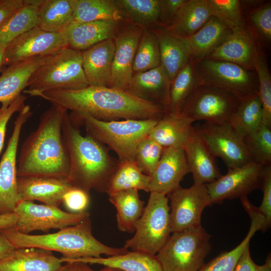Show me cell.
Masks as SVG:
<instances>
[{"instance_id": "1", "label": "cell", "mask_w": 271, "mask_h": 271, "mask_svg": "<svg viewBox=\"0 0 271 271\" xmlns=\"http://www.w3.org/2000/svg\"><path fill=\"white\" fill-rule=\"evenodd\" d=\"M26 94L101 121L159 120L168 112L162 105L142 100L124 90L110 87L88 86L76 90L27 91Z\"/></svg>"}, {"instance_id": "2", "label": "cell", "mask_w": 271, "mask_h": 271, "mask_svg": "<svg viewBox=\"0 0 271 271\" xmlns=\"http://www.w3.org/2000/svg\"><path fill=\"white\" fill-rule=\"evenodd\" d=\"M68 110L52 105L37 129L24 141L17 160V176L67 179L69 159L62 133Z\"/></svg>"}, {"instance_id": "3", "label": "cell", "mask_w": 271, "mask_h": 271, "mask_svg": "<svg viewBox=\"0 0 271 271\" xmlns=\"http://www.w3.org/2000/svg\"><path fill=\"white\" fill-rule=\"evenodd\" d=\"M62 133L69 159L67 179L70 184L88 193L92 190L106 193L118 160L110 155L104 145L89 135L81 134L68 111L64 117Z\"/></svg>"}, {"instance_id": "4", "label": "cell", "mask_w": 271, "mask_h": 271, "mask_svg": "<svg viewBox=\"0 0 271 271\" xmlns=\"http://www.w3.org/2000/svg\"><path fill=\"white\" fill-rule=\"evenodd\" d=\"M1 232L16 248L35 247L54 251L67 259L113 256L128 251L123 247L107 246L95 238L92 234L90 217L53 233L24 234L16 228L5 229Z\"/></svg>"}, {"instance_id": "5", "label": "cell", "mask_w": 271, "mask_h": 271, "mask_svg": "<svg viewBox=\"0 0 271 271\" xmlns=\"http://www.w3.org/2000/svg\"><path fill=\"white\" fill-rule=\"evenodd\" d=\"M69 116L73 122L84 125L86 134L114 151L119 162H134L138 144L149 135L159 120L149 119L101 121L86 114L74 112Z\"/></svg>"}, {"instance_id": "6", "label": "cell", "mask_w": 271, "mask_h": 271, "mask_svg": "<svg viewBox=\"0 0 271 271\" xmlns=\"http://www.w3.org/2000/svg\"><path fill=\"white\" fill-rule=\"evenodd\" d=\"M88 86L82 67V52L65 47L48 56L32 75L26 90H76Z\"/></svg>"}, {"instance_id": "7", "label": "cell", "mask_w": 271, "mask_h": 271, "mask_svg": "<svg viewBox=\"0 0 271 271\" xmlns=\"http://www.w3.org/2000/svg\"><path fill=\"white\" fill-rule=\"evenodd\" d=\"M210 238L201 225L174 232L156 257L163 271H197L211 251Z\"/></svg>"}, {"instance_id": "8", "label": "cell", "mask_w": 271, "mask_h": 271, "mask_svg": "<svg viewBox=\"0 0 271 271\" xmlns=\"http://www.w3.org/2000/svg\"><path fill=\"white\" fill-rule=\"evenodd\" d=\"M168 202L167 195L150 192L148 203L136 225L134 234L125 241L124 248L157 254L172 233Z\"/></svg>"}, {"instance_id": "9", "label": "cell", "mask_w": 271, "mask_h": 271, "mask_svg": "<svg viewBox=\"0 0 271 271\" xmlns=\"http://www.w3.org/2000/svg\"><path fill=\"white\" fill-rule=\"evenodd\" d=\"M200 84L228 92L239 100L258 95L255 71L223 61L204 59L193 62Z\"/></svg>"}, {"instance_id": "10", "label": "cell", "mask_w": 271, "mask_h": 271, "mask_svg": "<svg viewBox=\"0 0 271 271\" xmlns=\"http://www.w3.org/2000/svg\"><path fill=\"white\" fill-rule=\"evenodd\" d=\"M239 101L228 92L200 84L184 103L180 115L195 121L228 123Z\"/></svg>"}, {"instance_id": "11", "label": "cell", "mask_w": 271, "mask_h": 271, "mask_svg": "<svg viewBox=\"0 0 271 271\" xmlns=\"http://www.w3.org/2000/svg\"><path fill=\"white\" fill-rule=\"evenodd\" d=\"M14 213L18 218L15 228L24 234L36 230L48 233L51 229H61L77 224L90 216L87 211L70 213L62 210L59 207L22 200Z\"/></svg>"}, {"instance_id": "12", "label": "cell", "mask_w": 271, "mask_h": 271, "mask_svg": "<svg viewBox=\"0 0 271 271\" xmlns=\"http://www.w3.org/2000/svg\"><path fill=\"white\" fill-rule=\"evenodd\" d=\"M32 115L29 105H24L19 112L0 161V215L14 213L21 201L17 184V150L23 126Z\"/></svg>"}, {"instance_id": "13", "label": "cell", "mask_w": 271, "mask_h": 271, "mask_svg": "<svg viewBox=\"0 0 271 271\" xmlns=\"http://www.w3.org/2000/svg\"><path fill=\"white\" fill-rule=\"evenodd\" d=\"M196 128L212 156L221 158L228 169L252 162L243 138L229 123L205 122Z\"/></svg>"}, {"instance_id": "14", "label": "cell", "mask_w": 271, "mask_h": 271, "mask_svg": "<svg viewBox=\"0 0 271 271\" xmlns=\"http://www.w3.org/2000/svg\"><path fill=\"white\" fill-rule=\"evenodd\" d=\"M172 233L201 225L204 209L212 205L206 184L179 187L168 195Z\"/></svg>"}, {"instance_id": "15", "label": "cell", "mask_w": 271, "mask_h": 271, "mask_svg": "<svg viewBox=\"0 0 271 271\" xmlns=\"http://www.w3.org/2000/svg\"><path fill=\"white\" fill-rule=\"evenodd\" d=\"M264 168L255 162H250L228 169L226 174L206 184L211 204L247 196L254 190L260 188Z\"/></svg>"}, {"instance_id": "16", "label": "cell", "mask_w": 271, "mask_h": 271, "mask_svg": "<svg viewBox=\"0 0 271 271\" xmlns=\"http://www.w3.org/2000/svg\"><path fill=\"white\" fill-rule=\"evenodd\" d=\"M67 47L61 32H49L36 27L12 42L4 51V66L29 58L52 55Z\"/></svg>"}, {"instance_id": "17", "label": "cell", "mask_w": 271, "mask_h": 271, "mask_svg": "<svg viewBox=\"0 0 271 271\" xmlns=\"http://www.w3.org/2000/svg\"><path fill=\"white\" fill-rule=\"evenodd\" d=\"M144 28L126 23L113 37L115 50L110 87L124 90L133 76V62Z\"/></svg>"}, {"instance_id": "18", "label": "cell", "mask_w": 271, "mask_h": 271, "mask_svg": "<svg viewBox=\"0 0 271 271\" xmlns=\"http://www.w3.org/2000/svg\"><path fill=\"white\" fill-rule=\"evenodd\" d=\"M190 170L182 148H164L161 157L150 176V192L168 195L180 186Z\"/></svg>"}, {"instance_id": "19", "label": "cell", "mask_w": 271, "mask_h": 271, "mask_svg": "<svg viewBox=\"0 0 271 271\" xmlns=\"http://www.w3.org/2000/svg\"><path fill=\"white\" fill-rule=\"evenodd\" d=\"M123 25L124 23L112 21H74L61 33L67 47L82 52L100 42L113 38Z\"/></svg>"}, {"instance_id": "20", "label": "cell", "mask_w": 271, "mask_h": 271, "mask_svg": "<svg viewBox=\"0 0 271 271\" xmlns=\"http://www.w3.org/2000/svg\"><path fill=\"white\" fill-rule=\"evenodd\" d=\"M170 80L161 65L133 74L124 91L142 100L165 106L168 112Z\"/></svg>"}, {"instance_id": "21", "label": "cell", "mask_w": 271, "mask_h": 271, "mask_svg": "<svg viewBox=\"0 0 271 271\" xmlns=\"http://www.w3.org/2000/svg\"><path fill=\"white\" fill-rule=\"evenodd\" d=\"M18 193L22 201H38L59 207L64 194L73 186L68 179L21 177L17 179Z\"/></svg>"}, {"instance_id": "22", "label": "cell", "mask_w": 271, "mask_h": 271, "mask_svg": "<svg viewBox=\"0 0 271 271\" xmlns=\"http://www.w3.org/2000/svg\"><path fill=\"white\" fill-rule=\"evenodd\" d=\"M258 42L248 29L232 31L205 59L226 61L253 70Z\"/></svg>"}, {"instance_id": "23", "label": "cell", "mask_w": 271, "mask_h": 271, "mask_svg": "<svg viewBox=\"0 0 271 271\" xmlns=\"http://www.w3.org/2000/svg\"><path fill=\"white\" fill-rule=\"evenodd\" d=\"M194 183L206 184L213 182L221 174L212 156L196 127H193L183 148Z\"/></svg>"}, {"instance_id": "24", "label": "cell", "mask_w": 271, "mask_h": 271, "mask_svg": "<svg viewBox=\"0 0 271 271\" xmlns=\"http://www.w3.org/2000/svg\"><path fill=\"white\" fill-rule=\"evenodd\" d=\"M114 50L112 38L82 52V67L89 86H110Z\"/></svg>"}, {"instance_id": "25", "label": "cell", "mask_w": 271, "mask_h": 271, "mask_svg": "<svg viewBox=\"0 0 271 271\" xmlns=\"http://www.w3.org/2000/svg\"><path fill=\"white\" fill-rule=\"evenodd\" d=\"M149 28L158 39L161 65L172 81L191 60L186 41L160 24Z\"/></svg>"}, {"instance_id": "26", "label": "cell", "mask_w": 271, "mask_h": 271, "mask_svg": "<svg viewBox=\"0 0 271 271\" xmlns=\"http://www.w3.org/2000/svg\"><path fill=\"white\" fill-rule=\"evenodd\" d=\"M48 56L35 57L12 64L3 71L0 76L1 107L9 106L22 94L32 75Z\"/></svg>"}, {"instance_id": "27", "label": "cell", "mask_w": 271, "mask_h": 271, "mask_svg": "<svg viewBox=\"0 0 271 271\" xmlns=\"http://www.w3.org/2000/svg\"><path fill=\"white\" fill-rule=\"evenodd\" d=\"M62 265L51 251L35 247L16 248L0 259V271H58Z\"/></svg>"}, {"instance_id": "28", "label": "cell", "mask_w": 271, "mask_h": 271, "mask_svg": "<svg viewBox=\"0 0 271 271\" xmlns=\"http://www.w3.org/2000/svg\"><path fill=\"white\" fill-rule=\"evenodd\" d=\"M231 33L232 31L226 25L217 18L211 16L200 30L184 38L191 60L196 62L205 59Z\"/></svg>"}, {"instance_id": "29", "label": "cell", "mask_w": 271, "mask_h": 271, "mask_svg": "<svg viewBox=\"0 0 271 271\" xmlns=\"http://www.w3.org/2000/svg\"><path fill=\"white\" fill-rule=\"evenodd\" d=\"M194 121L189 117L175 115L168 112L158 121L148 136L164 149L183 148L190 136Z\"/></svg>"}, {"instance_id": "30", "label": "cell", "mask_w": 271, "mask_h": 271, "mask_svg": "<svg viewBox=\"0 0 271 271\" xmlns=\"http://www.w3.org/2000/svg\"><path fill=\"white\" fill-rule=\"evenodd\" d=\"M60 259L62 263L78 261L88 264L102 265L122 271H163L156 255L134 251L107 257L67 259L61 257Z\"/></svg>"}, {"instance_id": "31", "label": "cell", "mask_w": 271, "mask_h": 271, "mask_svg": "<svg viewBox=\"0 0 271 271\" xmlns=\"http://www.w3.org/2000/svg\"><path fill=\"white\" fill-rule=\"evenodd\" d=\"M244 209L250 219L249 230L242 241L235 248L228 251H223L205 263L197 271H233L238 259L250 239L258 230L263 232L265 220L263 216L257 210V207L251 204L246 205Z\"/></svg>"}, {"instance_id": "32", "label": "cell", "mask_w": 271, "mask_h": 271, "mask_svg": "<svg viewBox=\"0 0 271 271\" xmlns=\"http://www.w3.org/2000/svg\"><path fill=\"white\" fill-rule=\"evenodd\" d=\"M40 0H26L25 4L0 25V46L4 49L22 34L37 27Z\"/></svg>"}, {"instance_id": "33", "label": "cell", "mask_w": 271, "mask_h": 271, "mask_svg": "<svg viewBox=\"0 0 271 271\" xmlns=\"http://www.w3.org/2000/svg\"><path fill=\"white\" fill-rule=\"evenodd\" d=\"M211 17L207 0H188L166 27L185 38L200 30Z\"/></svg>"}, {"instance_id": "34", "label": "cell", "mask_w": 271, "mask_h": 271, "mask_svg": "<svg viewBox=\"0 0 271 271\" xmlns=\"http://www.w3.org/2000/svg\"><path fill=\"white\" fill-rule=\"evenodd\" d=\"M138 191L129 189L108 194L109 201L116 208L117 226L121 231L134 232L142 215L145 202L141 199Z\"/></svg>"}, {"instance_id": "35", "label": "cell", "mask_w": 271, "mask_h": 271, "mask_svg": "<svg viewBox=\"0 0 271 271\" xmlns=\"http://www.w3.org/2000/svg\"><path fill=\"white\" fill-rule=\"evenodd\" d=\"M37 18V27L42 30L61 32L74 21L70 0H40Z\"/></svg>"}, {"instance_id": "36", "label": "cell", "mask_w": 271, "mask_h": 271, "mask_svg": "<svg viewBox=\"0 0 271 271\" xmlns=\"http://www.w3.org/2000/svg\"><path fill=\"white\" fill-rule=\"evenodd\" d=\"M74 21L87 22L112 21L124 23L126 21L115 1L70 0Z\"/></svg>"}, {"instance_id": "37", "label": "cell", "mask_w": 271, "mask_h": 271, "mask_svg": "<svg viewBox=\"0 0 271 271\" xmlns=\"http://www.w3.org/2000/svg\"><path fill=\"white\" fill-rule=\"evenodd\" d=\"M200 84L194 63L190 60L170 82L168 112L180 115L184 103Z\"/></svg>"}, {"instance_id": "38", "label": "cell", "mask_w": 271, "mask_h": 271, "mask_svg": "<svg viewBox=\"0 0 271 271\" xmlns=\"http://www.w3.org/2000/svg\"><path fill=\"white\" fill-rule=\"evenodd\" d=\"M127 23L149 28L160 24L161 0H116Z\"/></svg>"}, {"instance_id": "39", "label": "cell", "mask_w": 271, "mask_h": 271, "mask_svg": "<svg viewBox=\"0 0 271 271\" xmlns=\"http://www.w3.org/2000/svg\"><path fill=\"white\" fill-rule=\"evenodd\" d=\"M150 177L144 174L134 162H119L109 182L106 192L110 193L129 189L150 192Z\"/></svg>"}, {"instance_id": "40", "label": "cell", "mask_w": 271, "mask_h": 271, "mask_svg": "<svg viewBox=\"0 0 271 271\" xmlns=\"http://www.w3.org/2000/svg\"><path fill=\"white\" fill-rule=\"evenodd\" d=\"M262 109L258 95L240 100L232 115L229 123L232 128L244 138L258 128L262 124Z\"/></svg>"}, {"instance_id": "41", "label": "cell", "mask_w": 271, "mask_h": 271, "mask_svg": "<svg viewBox=\"0 0 271 271\" xmlns=\"http://www.w3.org/2000/svg\"><path fill=\"white\" fill-rule=\"evenodd\" d=\"M253 67L258 81V96L262 109V124L271 128V76L261 44L258 42Z\"/></svg>"}, {"instance_id": "42", "label": "cell", "mask_w": 271, "mask_h": 271, "mask_svg": "<svg viewBox=\"0 0 271 271\" xmlns=\"http://www.w3.org/2000/svg\"><path fill=\"white\" fill-rule=\"evenodd\" d=\"M160 65L158 39L149 28L144 27L134 57L133 73L146 71Z\"/></svg>"}, {"instance_id": "43", "label": "cell", "mask_w": 271, "mask_h": 271, "mask_svg": "<svg viewBox=\"0 0 271 271\" xmlns=\"http://www.w3.org/2000/svg\"><path fill=\"white\" fill-rule=\"evenodd\" d=\"M211 16L217 18L232 32L247 29L240 1L207 0Z\"/></svg>"}, {"instance_id": "44", "label": "cell", "mask_w": 271, "mask_h": 271, "mask_svg": "<svg viewBox=\"0 0 271 271\" xmlns=\"http://www.w3.org/2000/svg\"><path fill=\"white\" fill-rule=\"evenodd\" d=\"M243 141L252 162L263 167L271 165V128L262 124Z\"/></svg>"}, {"instance_id": "45", "label": "cell", "mask_w": 271, "mask_h": 271, "mask_svg": "<svg viewBox=\"0 0 271 271\" xmlns=\"http://www.w3.org/2000/svg\"><path fill=\"white\" fill-rule=\"evenodd\" d=\"M245 19L247 29L260 44L271 40V3H262L247 10Z\"/></svg>"}, {"instance_id": "46", "label": "cell", "mask_w": 271, "mask_h": 271, "mask_svg": "<svg viewBox=\"0 0 271 271\" xmlns=\"http://www.w3.org/2000/svg\"><path fill=\"white\" fill-rule=\"evenodd\" d=\"M163 150L161 146L148 136L137 146L134 162L144 174L150 176L159 162Z\"/></svg>"}, {"instance_id": "47", "label": "cell", "mask_w": 271, "mask_h": 271, "mask_svg": "<svg viewBox=\"0 0 271 271\" xmlns=\"http://www.w3.org/2000/svg\"><path fill=\"white\" fill-rule=\"evenodd\" d=\"M90 202V193L74 187L64 194L62 200V203L69 212L73 213L87 211Z\"/></svg>"}, {"instance_id": "48", "label": "cell", "mask_w": 271, "mask_h": 271, "mask_svg": "<svg viewBox=\"0 0 271 271\" xmlns=\"http://www.w3.org/2000/svg\"><path fill=\"white\" fill-rule=\"evenodd\" d=\"M260 189L263 192L262 200L257 208L264 218L266 231L271 225V165L264 168Z\"/></svg>"}, {"instance_id": "49", "label": "cell", "mask_w": 271, "mask_h": 271, "mask_svg": "<svg viewBox=\"0 0 271 271\" xmlns=\"http://www.w3.org/2000/svg\"><path fill=\"white\" fill-rule=\"evenodd\" d=\"M26 98L25 95L21 94L9 106L0 108V153L4 146L8 122L14 113L24 107Z\"/></svg>"}, {"instance_id": "50", "label": "cell", "mask_w": 271, "mask_h": 271, "mask_svg": "<svg viewBox=\"0 0 271 271\" xmlns=\"http://www.w3.org/2000/svg\"><path fill=\"white\" fill-rule=\"evenodd\" d=\"M188 0H161L160 24L168 26Z\"/></svg>"}, {"instance_id": "51", "label": "cell", "mask_w": 271, "mask_h": 271, "mask_svg": "<svg viewBox=\"0 0 271 271\" xmlns=\"http://www.w3.org/2000/svg\"><path fill=\"white\" fill-rule=\"evenodd\" d=\"M26 0H0V25L22 7Z\"/></svg>"}, {"instance_id": "52", "label": "cell", "mask_w": 271, "mask_h": 271, "mask_svg": "<svg viewBox=\"0 0 271 271\" xmlns=\"http://www.w3.org/2000/svg\"><path fill=\"white\" fill-rule=\"evenodd\" d=\"M257 266L251 258L248 245L237 261L233 271H255Z\"/></svg>"}, {"instance_id": "53", "label": "cell", "mask_w": 271, "mask_h": 271, "mask_svg": "<svg viewBox=\"0 0 271 271\" xmlns=\"http://www.w3.org/2000/svg\"><path fill=\"white\" fill-rule=\"evenodd\" d=\"M58 271H94L88 265V263L78 261H73L66 262L62 265Z\"/></svg>"}, {"instance_id": "54", "label": "cell", "mask_w": 271, "mask_h": 271, "mask_svg": "<svg viewBox=\"0 0 271 271\" xmlns=\"http://www.w3.org/2000/svg\"><path fill=\"white\" fill-rule=\"evenodd\" d=\"M17 220V216L14 213L0 215V232L5 229L15 228Z\"/></svg>"}, {"instance_id": "55", "label": "cell", "mask_w": 271, "mask_h": 271, "mask_svg": "<svg viewBox=\"0 0 271 271\" xmlns=\"http://www.w3.org/2000/svg\"><path fill=\"white\" fill-rule=\"evenodd\" d=\"M16 249L8 239L0 232V259L10 254Z\"/></svg>"}, {"instance_id": "56", "label": "cell", "mask_w": 271, "mask_h": 271, "mask_svg": "<svg viewBox=\"0 0 271 271\" xmlns=\"http://www.w3.org/2000/svg\"><path fill=\"white\" fill-rule=\"evenodd\" d=\"M255 271H271L270 253L267 256L265 262L262 265H258Z\"/></svg>"}, {"instance_id": "57", "label": "cell", "mask_w": 271, "mask_h": 271, "mask_svg": "<svg viewBox=\"0 0 271 271\" xmlns=\"http://www.w3.org/2000/svg\"><path fill=\"white\" fill-rule=\"evenodd\" d=\"M5 49L0 46V70L4 66Z\"/></svg>"}, {"instance_id": "58", "label": "cell", "mask_w": 271, "mask_h": 271, "mask_svg": "<svg viewBox=\"0 0 271 271\" xmlns=\"http://www.w3.org/2000/svg\"><path fill=\"white\" fill-rule=\"evenodd\" d=\"M97 271H122V270H120L119 269H115V268H110V267H104V268L99 270H97Z\"/></svg>"}]
</instances>
